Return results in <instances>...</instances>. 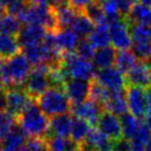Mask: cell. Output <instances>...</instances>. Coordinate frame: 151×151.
<instances>
[{"mask_svg":"<svg viewBox=\"0 0 151 151\" xmlns=\"http://www.w3.org/2000/svg\"><path fill=\"white\" fill-rule=\"evenodd\" d=\"M18 122L19 126L30 137L44 138V136L49 134L50 119L34 101H31L27 108L19 115Z\"/></svg>","mask_w":151,"mask_h":151,"instance_id":"1","label":"cell"},{"mask_svg":"<svg viewBox=\"0 0 151 151\" xmlns=\"http://www.w3.org/2000/svg\"><path fill=\"white\" fill-rule=\"evenodd\" d=\"M37 104L47 117H55L71 111L72 103L63 87H50L37 97Z\"/></svg>","mask_w":151,"mask_h":151,"instance_id":"2","label":"cell"},{"mask_svg":"<svg viewBox=\"0 0 151 151\" xmlns=\"http://www.w3.org/2000/svg\"><path fill=\"white\" fill-rule=\"evenodd\" d=\"M18 19L23 24H38L52 32L59 30L54 10L50 4H30Z\"/></svg>","mask_w":151,"mask_h":151,"instance_id":"3","label":"cell"},{"mask_svg":"<svg viewBox=\"0 0 151 151\" xmlns=\"http://www.w3.org/2000/svg\"><path fill=\"white\" fill-rule=\"evenodd\" d=\"M62 67L67 78L91 81L94 80L96 71L94 64L91 61L80 58L75 52L65 53L62 56Z\"/></svg>","mask_w":151,"mask_h":151,"instance_id":"4","label":"cell"},{"mask_svg":"<svg viewBox=\"0 0 151 151\" xmlns=\"http://www.w3.org/2000/svg\"><path fill=\"white\" fill-rule=\"evenodd\" d=\"M49 70L50 67L45 65H40L31 70L29 76L22 85L24 91L31 97L37 98L50 87H52L49 77Z\"/></svg>","mask_w":151,"mask_h":151,"instance_id":"5","label":"cell"},{"mask_svg":"<svg viewBox=\"0 0 151 151\" xmlns=\"http://www.w3.org/2000/svg\"><path fill=\"white\" fill-rule=\"evenodd\" d=\"M109 35L110 44L116 50H129L132 44V39L130 34V24L126 18L119 19L109 23Z\"/></svg>","mask_w":151,"mask_h":151,"instance_id":"6","label":"cell"},{"mask_svg":"<svg viewBox=\"0 0 151 151\" xmlns=\"http://www.w3.org/2000/svg\"><path fill=\"white\" fill-rule=\"evenodd\" d=\"M4 94L6 110L12 114L16 117H19V115L32 101L31 96L25 92L22 86H12V87L6 88Z\"/></svg>","mask_w":151,"mask_h":151,"instance_id":"7","label":"cell"},{"mask_svg":"<svg viewBox=\"0 0 151 151\" xmlns=\"http://www.w3.org/2000/svg\"><path fill=\"white\" fill-rule=\"evenodd\" d=\"M6 66L12 86H22L31 72V64L21 53L6 60Z\"/></svg>","mask_w":151,"mask_h":151,"instance_id":"8","label":"cell"},{"mask_svg":"<svg viewBox=\"0 0 151 151\" xmlns=\"http://www.w3.org/2000/svg\"><path fill=\"white\" fill-rule=\"evenodd\" d=\"M94 81L99 83L109 92H122L127 85V80L125 74L117 70L115 66L98 70Z\"/></svg>","mask_w":151,"mask_h":151,"instance_id":"9","label":"cell"},{"mask_svg":"<svg viewBox=\"0 0 151 151\" xmlns=\"http://www.w3.org/2000/svg\"><path fill=\"white\" fill-rule=\"evenodd\" d=\"M126 98L129 113L136 116L138 119L145 117L147 110L146 88L129 85L126 89Z\"/></svg>","mask_w":151,"mask_h":151,"instance_id":"10","label":"cell"},{"mask_svg":"<svg viewBox=\"0 0 151 151\" xmlns=\"http://www.w3.org/2000/svg\"><path fill=\"white\" fill-rule=\"evenodd\" d=\"M91 82L83 80H75V78H67L63 85V88L70 101L73 105L83 103L89 98Z\"/></svg>","mask_w":151,"mask_h":151,"instance_id":"11","label":"cell"},{"mask_svg":"<svg viewBox=\"0 0 151 151\" xmlns=\"http://www.w3.org/2000/svg\"><path fill=\"white\" fill-rule=\"evenodd\" d=\"M127 84L148 88L151 86V63L149 61H139L126 74Z\"/></svg>","mask_w":151,"mask_h":151,"instance_id":"12","label":"cell"},{"mask_svg":"<svg viewBox=\"0 0 151 151\" xmlns=\"http://www.w3.org/2000/svg\"><path fill=\"white\" fill-rule=\"evenodd\" d=\"M114 140L108 138L99 129H91L88 136L80 145L82 151H110L113 150Z\"/></svg>","mask_w":151,"mask_h":151,"instance_id":"13","label":"cell"},{"mask_svg":"<svg viewBox=\"0 0 151 151\" xmlns=\"http://www.w3.org/2000/svg\"><path fill=\"white\" fill-rule=\"evenodd\" d=\"M96 125L97 129H99L103 134H106L108 138H110L114 141L122 138L120 118L116 115L104 110L101 113V117L98 118Z\"/></svg>","mask_w":151,"mask_h":151,"instance_id":"14","label":"cell"},{"mask_svg":"<svg viewBox=\"0 0 151 151\" xmlns=\"http://www.w3.org/2000/svg\"><path fill=\"white\" fill-rule=\"evenodd\" d=\"M47 30L38 24H23L17 34V39L22 47L35 45L43 42Z\"/></svg>","mask_w":151,"mask_h":151,"instance_id":"15","label":"cell"},{"mask_svg":"<svg viewBox=\"0 0 151 151\" xmlns=\"http://www.w3.org/2000/svg\"><path fill=\"white\" fill-rule=\"evenodd\" d=\"M71 111L75 117L82 118L92 125V124L97 122L101 113L104 111V108L101 104L88 98L87 101H83V103L72 105Z\"/></svg>","mask_w":151,"mask_h":151,"instance_id":"16","label":"cell"},{"mask_svg":"<svg viewBox=\"0 0 151 151\" xmlns=\"http://www.w3.org/2000/svg\"><path fill=\"white\" fill-rule=\"evenodd\" d=\"M80 37L71 28H64L55 31V43L62 54L74 52Z\"/></svg>","mask_w":151,"mask_h":151,"instance_id":"17","label":"cell"},{"mask_svg":"<svg viewBox=\"0 0 151 151\" xmlns=\"http://www.w3.org/2000/svg\"><path fill=\"white\" fill-rule=\"evenodd\" d=\"M126 19L129 24H139L151 28V7L137 2L127 13Z\"/></svg>","mask_w":151,"mask_h":151,"instance_id":"18","label":"cell"},{"mask_svg":"<svg viewBox=\"0 0 151 151\" xmlns=\"http://www.w3.org/2000/svg\"><path fill=\"white\" fill-rule=\"evenodd\" d=\"M73 117L70 114H63L52 117L49 125V136H59L68 138L71 134Z\"/></svg>","mask_w":151,"mask_h":151,"instance_id":"19","label":"cell"},{"mask_svg":"<svg viewBox=\"0 0 151 151\" xmlns=\"http://www.w3.org/2000/svg\"><path fill=\"white\" fill-rule=\"evenodd\" d=\"M104 109L106 111L116 115L120 117L122 115L128 113V104H127L126 93L122 92H111L108 101L104 104Z\"/></svg>","mask_w":151,"mask_h":151,"instance_id":"20","label":"cell"},{"mask_svg":"<svg viewBox=\"0 0 151 151\" xmlns=\"http://www.w3.org/2000/svg\"><path fill=\"white\" fill-rule=\"evenodd\" d=\"M116 55H117L116 49L111 45L96 49L94 58L92 60L93 64L98 70H104V68L111 67L115 65Z\"/></svg>","mask_w":151,"mask_h":151,"instance_id":"21","label":"cell"},{"mask_svg":"<svg viewBox=\"0 0 151 151\" xmlns=\"http://www.w3.org/2000/svg\"><path fill=\"white\" fill-rule=\"evenodd\" d=\"M58 22V28L59 29H64V28H71L73 22L75 20L76 16L78 14L80 11H77L72 7L68 2L59 4L53 8Z\"/></svg>","mask_w":151,"mask_h":151,"instance_id":"22","label":"cell"},{"mask_svg":"<svg viewBox=\"0 0 151 151\" xmlns=\"http://www.w3.org/2000/svg\"><path fill=\"white\" fill-rule=\"evenodd\" d=\"M20 49L17 35L0 33V60H9L20 53Z\"/></svg>","mask_w":151,"mask_h":151,"instance_id":"23","label":"cell"},{"mask_svg":"<svg viewBox=\"0 0 151 151\" xmlns=\"http://www.w3.org/2000/svg\"><path fill=\"white\" fill-rule=\"evenodd\" d=\"M27 140H28V134L18 125L10 131V134L4 139L2 142H4V148L12 151H17L18 149L24 146L27 143Z\"/></svg>","mask_w":151,"mask_h":151,"instance_id":"24","label":"cell"},{"mask_svg":"<svg viewBox=\"0 0 151 151\" xmlns=\"http://www.w3.org/2000/svg\"><path fill=\"white\" fill-rule=\"evenodd\" d=\"M91 124L82 118L74 117L72 122V128L70 137L74 142L80 147V145L84 141L91 131Z\"/></svg>","mask_w":151,"mask_h":151,"instance_id":"25","label":"cell"},{"mask_svg":"<svg viewBox=\"0 0 151 151\" xmlns=\"http://www.w3.org/2000/svg\"><path fill=\"white\" fill-rule=\"evenodd\" d=\"M88 40L91 41L95 49L104 47L110 45V35H109V23L95 25L92 33L88 35Z\"/></svg>","mask_w":151,"mask_h":151,"instance_id":"26","label":"cell"},{"mask_svg":"<svg viewBox=\"0 0 151 151\" xmlns=\"http://www.w3.org/2000/svg\"><path fill=\"white\" fill-rule=\"evenodd\" d=\"M95 28V23L85 14L84 12H78L75 20L72 24L71 29L75 32L80 38H86L92 33Z\"/></svg>","mask_w":151,"mask_h":151,"instance_id":"27","label":"cell"},{"mask_svg":"<svg viewBox=\"0 0 151 151\" xmlns=\"http://www.w3.org/2000/svg\"><path fill=\"white\" fill-rule=\"evenodd\" d=\"M137 62L138 59L131 50L118 51L115 61V67L122 72V74H127L137 64Z\"/></svg>","mask_w":151,"mask_h":151,"instance_id":"28","label":"cell"},{"mask_svg":"<svg viewBox=\"0 0 151 151\" xmlns=\"http://www.w3.org/2000/svg\"><path fill=\"white\" fill-rule=\"evenodd\" d=\"M120 124H122V131L124 138L131 140L137 134L139 126L141 122H139V119L132 114L126 113L120 116Z\"/></svg>","mask_w":151,"mask_h":151,"instance_id":"29","label":"cell"},{"mask_svg":"<svg viewBox=\"0 0 151 151\" xmlns=\"http://www.w3.org/2000/svg\"><path fill=\"white\" fill-rule=\"evenodd\" d=\"M46 142L49 151H73L78 148L72 139L59 136H49Z\"/></svg>","mask_w":151,"mask_h":151,"instance_id":"30","label":"cell"},{"mask_svg":"<svg viewBox=\"0 0 151 151\" xmlns=\"http://www.w3.org/2000/svg\"><path fill=\"white\" fill-rule=\"evenodd\" d=\"M21 28V22L12 14L4 13L0 16V33H7L17 35Z\"/></svg>","mask_w":151,"mask_h":151,"instance_id":"31","label":"cell"},{"mask_svg":"<svg viewBox=\"0 0 151 151\" xmlns=\"http://www.w3.org/2000/svg\"><path fill=\"white\" fill-rule=\"evenodd\" d=\"M17 117L13 116L7 110H0V140L4 139L10 134V131L17 126Z\"/></svg>","mask_w":151,"mask_h":151,"instance_id":"32","label":"cell"},{"mask_svg":"<svg viewBox=\"0 0 151 151\" xmlns=\"http://www.w3.org/2000/svg\"><path fill=\"white\" fill-rule=\"evenodd\" d=\"M82 12H84L85 14L95 23V25L109 23V22L107 21V19H106L105 13L103 11V9H101V4H99L98 1H95V2H93L92 4H89L88 7H86V8L84 9V11H82Z\"/></svg>","mask_w":151,"mask_h":151,"instance_id":"33","label":"cell"},{"mask_svg":"<svg viewBox=\"0 0 151 151\" xmlns=\"http://www.w3.org/2000/svg\"><path fill=\"white\" fill-rule=\"evenodd\" d=\"M110 93L108 89H106L104 86H101L99 83H97L96 81L93 80L91 82V91H89V99L96 101L101 106H104L106 101H108ZM104 108V107H103Z\"/></svg>","mask_w":151,"mask_h":151,"instance_id":"34","label":"cell"},{"mask_svg":"<svg viewBox=\"0 0 151 151\" xmlns=\"http://www.w3.org/2000/svg\"><path fill=\"white\" fill-rule=\"evenodd\" d=\"M98 2L101 4V9L106 16V19L109 23L122 17V13L119 11L116 0H99Z\"/></svg>","mask_w":151,"mask_h":151,"instance_id":"35","label":"cell"},{"mask_svg":"<svg viewBox=\"0 0 151 151\" xmlns=\"http://www.w3.org/2000/svg\"><path fill=\"white\" fill-rule=\"evenodd\" d=\"M95 46L93 45L91 41L88 39H82L80 40V42L77 44L75 49V53L80 58L84 60H87V61H91L94 58V54H95Z\"/></svg>","mask_w":151,"mask_h":151,"instance_id":"36","label":"cell"},{"mask_svg":"<svg viewBox=\"0 0 151 151\" xmlns=\"http://www.w3.org/2000/svg\"><path fill=\"white\" fill-rule=\"evenodd\" d=\"M4 2H6V12L17 18L30 4L28 0H4Z\"/></svg>","mask_w":151,"mask_h":151,"instance_id":"37","label":"cell"},{"mask_svg":"<svg viewBox=\"0 0 151 151\" xmlns=\"http://www.w3.org/2000/svg\"><path fill=\"white\" fill-rule=\"evenodd\" d=\"M25 146L30 151H49L46 139L41 137H30Z\"/></svg>","mask_w":151,"mask_h":151,"instance_id":"38","label":"cell"},{"mask_svg":"<svg viewBox=\"0 0 151 151\" xmlns=\"http://www.w3.org/2000/svg\"><path fill=\"white\" fill-rule=\"evenodd\" d=\"M151 137V130L146 126V124H140L139 126V129L137 131V134H134V137L131 140H136V141H139V142H142L145 145H147L148 140L150 139Z\"/></svg>","mask_w":151,"mask_h":151,"instance_id":"39","label":"cell"},{"mask_svg":"<svg viewBox=\"0 0 151 151\" xmlns=\"http://www.w3.org/2000/svg\"><path fill=\"white\" fill-rule=\"evenodd\" d=\"M146 95H147V110L145 115V124L151 130V86L146 88Z\"/></svg>","mask_w":151,"mask_h":151,"instance_id":"40","label":"cell"},{"mask_svg":"<svg viewBox=\"0 0 151 151\" xmlns=\"http://www.w3.org/2000/svg\"><path fill=\"white\" fill-rule=\"evenodd\" d=\"M113 150L115 151H131V143L130 140L126 138H120L114 141V147Z\"/></svg>","mask_w":151,"mask_h":151,"instance_id":"41","label":"cell"},{"mask_svg":"<svg viewBox=\"0 0 151 151\" xmlns=\"http://www.w3.org/2000/svg\"><path fill=\"white\" fill-rule=\"evenodd\" d=\"M67 1L75 10L82 12V11H84V9L86 7H88L89 4H92L93 2H95L97 0H67Z\"/></svg>","mask_w":151,"mask_h":151,"instance_id":"42","label":"cell"},{"mask_svg":"<svg viewBox=\"0 0 151 151\" xmlns=\"http://www.w3.org/2000/svg\"><path fill=\"white\" fill-rule=\"evenodd\" d=\"M138 0H116V2L118 4V8L122 14H126L129 12V10L134 4H137Z\"/></svg>","mask_w":151,"mask_h":151,"instance_id":"43","label":"cell"},{"mask_svg":"<svg viewBox=\"0 0 151 151\" xmlns=\"http://www.w3.org/2000/svg\"><path fill=\"white\" fill-rule=\"evenodd\" d=\"M28 1H29V4H50L51 6V1H52V0H28Z\"/></svg>","mask_w":151,"mask_h":151,"instance_id":"44","label":"cell"},{"mask_svg":"<svg viewBox=\"0 0 151 151\" xmlns=\"http://www.w3.org/2000/svg\"><path fill=\"white\" fill-rule=\"evenodd\" d=\"M6 12V2H4V0H0V16H2Z\"/></svg>","mask_w":151,"mask_h":151,"instance_id":"45","label":"cell"},{"mask_svg":"<svg viewBox=\"0 0 151 151\" xmlns=\"http://www.w3.org/2000/svg\"><path fill=\"white\" fill-rule=\"evenodd\" d=\"M6 91V85H4V81H2V78H1V76H0V95L2 94V93Z\"/></svg>","mask_w":151,"mask_h":151,"instance_id":"46","label":"cell"},{"mask_svg":"<svg viewBox=\"0 0 151 151\" xmlns=\"http://www.w3.org/2000/svg\"><path fill=\"white\" fill-rule=\"evenodd\" d=\"M139 1H140V4H146L148 7H151V0H139Z\"/></svg>","mask_w":151,"mask_h":151,"instance_id":"47","label":"cell"},{"mask_svg":"<svg viewBox=\"0 0 151 151\" xmlns=\"http://www.w3.org/2000/svg\"><path fill=\"white\" fill-rule=\"evenodd\" d=\"M146 151H151V137H150V139L148 140L147 145H146Z\"/></svg>","mask_w":151,"mask_h":151,"instance_id":"48","label":"cell"},{"mask_svg":"<svg viewBox=\"0 0 151 151\" xmlns=\"http://www.w3.org/2000/svg\"><path fill=\"white\" fill-rule=\"evenodd\" d=\"M17 151H30V150L27 148V146H23V147H21L20 149H18Z\"/></svg>","mask_w":151,"mask_h":151,"instance_id":"49","label":"cell"},{"mask_svg":"<svg viewBox=\"0 0 151 151\" xmlns=\"http://www.w3.org/2000/svg\"><path fill=\"white\" fill-rule=\"evenodd\" d=\"M4 150V142L0 140V151H2Z\"/></svg>","mask_w":151,"mask_h":151,"instance_id":"50","label":"cell"},{"mask_svg":"<svg viewBox=\"0 0 151 151\" xmlns=\"http://www.w3.org/2000/svg\"><path fill=\"white\" fill-rule=\"evenodd\" d=\"M73 151H82V150H81L80 147H78V148H77V149H75V150H73Z\"/></svg>","mask_w":151,"mask_h":151,"instance_id":"51","label":"cell"},{"mask_svg":"<svg viewBox=\"0 0 151 151\" xmlns=\"http://www.w3.org/2000/svg\"><path fill=\"white\" fill-rule=\"evenodd\" d=\"M2 151H12V150H9V149H6V148H4V150Z\"/></svg>","mask_w":151,"mask_h":151,"instance_id":"52","label":"cell"},{"mask_svg":"<svg viewBox=\"0 0 151 151\" xmlns=\"http://www.w3.org/2000/svg\"><path fill=\"white\" fill-rule=\"evenodd\" d=\"M147 61H149V62L151 63V55H150V58H149V60H147Z\"/></svg>","mask_w":151,"mask_h":151,"instance_id":"53","label":"cell"},{"mask_svg":"<svg viewBox=\"0 0 151 151\" xmlns=\"http://www.w3.org/2000/svg\"><path fill=\"white\" fill-rule=\"evenodd\" d=\"M150 39H151V28H150Z\"/></svg>","mask_w":151,"mask_h":151,"instance_id":"54","label":"cell"},{"mask_svg":"<svg viewBox=\"0 0 151 151\" xmlns=\"http://www.w3.org/2000/svg\"><path fill=\"white\" fill-rule=\"evenodd\" d=\"M110 151H115V150H110Z\"/></svg>","mask_w":151,"mask_h":151,"instance_id":"55","label":"cell"}]
</instances>
